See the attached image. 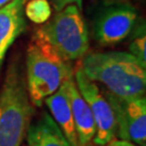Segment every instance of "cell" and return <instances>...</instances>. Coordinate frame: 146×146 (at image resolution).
Listing matches in <instances>:
<instances>
[{
  "instance_id": "6da1fadb",
  "label": "cell",
  "mask_w": 146,
  "mask_h": 146,
  "mask_svg": "<svg viewBox=\"0 0 146 146\" xmlns=\"http://www.w3.org/2000/svg\"><path fill=\"white\" fill-rule=\"evenodd\" d=\"M79 67L87 78L102 84L103 90L116 96L145 95L146 66L129 52L87 53Z\"/></svg>"
},
{
  "instance_id": "7a4b0ae2",
  "label": "cell",
  "mask_w": 146,
  "mask_h": 146,
  "mask_svg": "<svg viewBox=\"0 0 146 146\" xmlns=\"http://www.w3.org/2000/svg\"><path fill=\"white\" fill-rule=\"evenodd\" d=\"M35 113L24 68L13 61L0 88V146H22Z\"/></svg>"
},
{
  "instance_id": "3957f363",
  "label": "cell",
  "mask_w": 146,
  "mask_h": 146,
  "mask_svg": "<svg viewBox=\"0 0 146 146\" xmlns=\"http://www.w3.org/2000/svg\"><path fill=\"white\" fill-rule=\"evenodd\" d=\"M25 66L27 90L35 107H41L49 95L74 76L70 62L63 58L37 31L28 43Z\"/></svg>"
},
{
  "instance_id": "277c9868",
  "label": "cell",
  "mask_w": 146,
  "mask_h": 146,
  "mask_svg": "<svg viewBox=\"0 0 146 146\" xmlns=\"http://www.w3.org/2000/svg\"><path fill=\"white\" fill-rule=\"evenodd\" d=\"M36 31L68 62L84 58L88 52V28L76 5L58 11Z\"/></svg>"
},
{
  "instance_id": "5b68a950",
  "label": "cell",
  "mask_w": 146,
  "mask_h": 146,
  "mask_svg": "<svg viewBox=\"0 0 146 146\" xmlns=\"http://www.w3.org/2000/svg\"><path fill=\"white\" fill-rule=\"evenodd\" d=\"M102 90V89H101ZM114 113L116 136L119 140L146 145V100L144 96L119 98L102 90Z\"/></svg>"
},
{
  "instance_id": "8992f818",
  "label": "cell",
  "mask_w": 146,
  "mask_h": 146,
  "mask_svg": "<svg viewBox=\"0 0 146 146\" xmlns=\"http://www.w3.org/2000/svg\"><path fill=\"white\" fill-rule=\"evenodd\" d=\"M74 79L93 116L95 123L93 146H105L116 137V122L113 110L96 82L87 78L80 67L76 69Z\"/></svg>"
},
{
  "instance_id": "52a82bcc",
  "label": "cell",
  "mask_w": 146,
  "mask_h": 146,
  "mask_svg": "<svg viewBox=\"0 0 146 146\" xmlns=\"http://www.w3.org/2000/svg\"><path fill=\"white\" fill-rule=\"evenodd\" d=\"M137 19L135 8L128 2L105 5L94 22V39L101 46L119 43L131 33Z\"/></svg>"
},
{
  "instance_id": "ba28073f",
  "label": "cell",
  "mask_w": 146,
  "mask_h": 146,
  "mask_svg": "<svg viewBox=\"0 0 146 146\" xmlns=\"http://www.w3.org/2000/svg\"><path fill=\"white\" fill-rule=\"evenodd\" d=\"M27 0H11L0 8V75L7 53L26 28L24 5Z\"/></svg>"
},
{
  "instance_id": "9c48e42d",
  "label": "cell",
  "mask_w": 146,
  "mask_h": 146,
  "mask_svg": "<svg viewBox=\"0 0 146 146\" xmlns=\"http://www.w3.org/2000/svg\"><path fill=\"white\" fill-rule=\"evenodd\" d=\"M68 95L77 134V146H93L95 123L88 103L79 92L74 76L68 78Z\"/></svg>"
},
{
  "instance_id": "30bf717a",
  "label": "cell",
  "mask_w": 146,
  "mask_h": 146,
  "mask_svg": "<svg viewBox=\"0 0 146 146\" xmlns=\"http://www.w3.org/2000/svg\"><path fill=\"white\" fill-rule=\"evenodd\" d=\"M43 103L48 106L51 117L60 127L70 145L77 146V134L68 95V78L54 93L49 95Z\"/></svg>"
},
{
  "instance_id": "8fae6325",
  "label": "cell",
  "mask_w": 146,
  "mask_h": 146,
  "mask_svg": "<svg viewBox=\"0 0 146 146\" xmlns=\"http://www.w3.org/2000/svg\"><path fill=\"white\" fill-rule=\"evenodd\" d=\"M28 146H72L50 114L43 111L26 133Z\"/></svg>"
},
{
  "instance_id": "7c38bea8",
  "label": "cell",
  "mask_w": 146,
  "mask_h": 146,
  "mask_svg": "<svg viewBox=\"0 0 146 146\" xmlns=\"http://www.w3.org/2000/svg\"><path fill=\"white\" fill-rule=\"evenodd\" d=\"M52 10L48 0H29L24 5V15L35 24H44L49 21Z\"/></svg>"
},
{
  "instance_id": "4fadbf2b",
  "label": "cell",
  "mask_w": 146,
  "mask_h": 146,
  "mask_svg": "<svg viewBox=\"0 0 146 146\" xmlns=\"http://www.w3.org/2000/svg\"><path fill=\"white\" fill-rule=\"evenodd\" d=\"M129 50L132 55H134L140 62L146 66V36L145 31L143 28L142 31H139L132 42L130 43Z\"/></svg>"
},
{
  "instance_id": "5bb4252c",
  "label": "cell",
  "mask_w": 146,
  "mask_h": 146,
  "mask_svg": "<svg viewBox=\"0 0 146 146\" xmlns=\"http://www.w3.org/2000/svg\"><path fill=\"white\" fill-rule=\"evenodd\" d=\"M82 1L84 0H51L54 9L56 10V12L63 10L64 8H66L67 5H76L79 9L82 8Z\"/></svg>"
},
{
  "instance_id": "9a60e30c",
  "label": "cell",
  "mask_w": 146,
  "mask_h": 146,
  "mask_svg": "<svg viewBox=\"0 0 146 146\" xmlns=\"http://www.w3.org/2000/svg\"><path fill=\"white\" fill-rule=\"evenodd\" d=\"M105 146H139L134 144V143H131L128 141H123V140H119V139H113L110 143H107Z\"/></svg>"
},
{
  "instance_id": "2e32d148",
  "label": "cell",
  "mask_w": 146,
  "mask_h": 146,
  "mask_svg": "<svg viewBox=\"0 0 146 146\" xmlns=\"http://www.w3.org/2000/svg\"><path fill=\"white\" fill-rule=\"evenodd\" d=\"M11 0H0V8H2V7H5L7 3H9Z\"/></svg>"
},
{
  "instance_id": "e0dca14e",
  "label": "cell",
  "mask_w": 146,
  "mask_h": 146,
  "mask_svg": "<svg viewBox=\"0 0 146 146\" xmlns=\"http://www.w3.org/2000/svg\"><path fill=\"white\" fill-rule=\"evenodd\" d=\"M26 146H28V145H26Z\"/></svg>"
}]
</instances>
